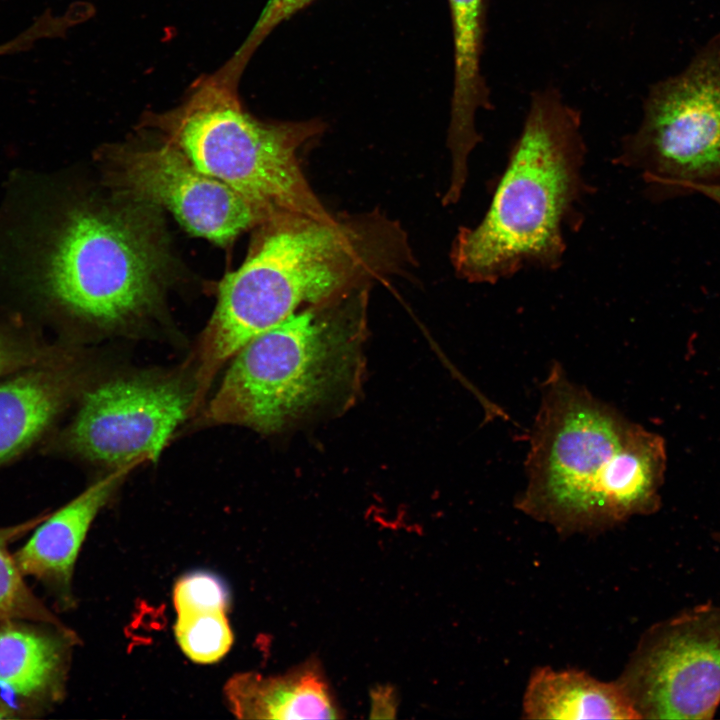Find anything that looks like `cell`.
<instances>
[{
    "instance_id": "1",
    "label": "cell",
    "mask_w": 720,
    "mask_h": 720,
    "mask_svg": "<svg viewBox=\"0 0 720 720\" xmlns=\"http://www.w3.org/2000/svg\"><path fill=\"white\" fill-rule=\"evenodd\" d=\"M520 510L560 530H599L656 512L664 438L572 382L554 363L542 384Z\"/></svg>"
},
{
    "instance_id": "2",
    "label": "cell",
    "mask_w": 720,
    "mask_h": 720,
    "mask_svg": "<svg viewBox=\"0 0 720 720\" xmlns=\"http://www.w3.org/2000/svg\"><path fill=\"white\" fill-rule=\"evenodd\" d=\"M585 156L580 112L557 88L534 91L486 213L453 241L457 276L495 284L525 269L559 268L591 192Z\"/></svg>"
},
{
    "instance_id": "3",
    "label": "cell",
    "mask_w": 720,
    "mask_h": 720,
    "mask_svg": "<svg viewBox=\"0 0 720 720\" xmlns=\"http://www.w3.org/2000/svg\"><path fill=\"white\" fill-rule=\"evenodd\" d=\"M155 206L118 195L63 215L42 264L46 314L77 329L114 332L157 310L170 255Z\"/></svg>"
},
{
    "instance_id": "4",
    "label": "cell",
    "mask_w": 720,
    "mask_h": 720,
    "mask_svg": "<svg viewBox=\"0 0 720 720\" xmlns=\"http://www.w3.org/2000/svg\"><path fill=\"white\" fill-rule=\"evenodd\" d=\"M139 128L171 143L197 169L233 189L259 223L281 213L332 217L298 158L304 145L324 131L321 120L259 119L244 107L238 89L204 74L174 108L145 112Z\"/></svg>"
},
{
    "instance_id": "5",
    "label": "cell",
    "mask_w": 720,
    "mask_h": 720,
    "mask_svg": "<svg viewBox=\"0 0 720 720\" xmlns=\"http://www.w3.org/2000/svg\"><path fill=\"white\" fill-rule=\"evenodd\" d=\"M614 161L636 171L654 201L720 186V33L649 89L641 122Z\"/></svg>"
},
{
    "instance_id": "6",
    "label": "cell",
    "mask_w": 720,
    "mask_h": 720,
    "mask_svg": "<svg viewBox=\"0 0 720 720\" xmlns=\"http://www.w3.org/2000/svg\"><path fill=\"white\" fill-rule=\"evenodd\" d=\"M196 388L182 371H141L93 381L73 415L39 453L111 470L156 462L177 427L195 412Z\"/></svg>"
},
{
    "instance_id": "7",
    "label": "cell",
    "mask_w": 720,
    "mask_h": 720,
    "mask_svg": "<svg viewBox=\"0 0 720 720\" xmlns=\"http://www.w3.org/2000/svg\"><path fill=\"white\" fill-rule=\"evenodd\" d=\"M333 338L330 323L314 309L254 337L232 357L203 423L279 431L325 391Z\"/></svg>"
},
{
    "instance_id": "8",
    "label": "cell",
    "mask_w": 720,
    "mask_h": 720,
    "mask_svg": "<svg viewBox=\"0 0 720 720\" xmlns=\"http://www.w3.org/2000/svg\"><path fill=\"white\" fill-rule=\"evenodd\" d=\"M617 682L640 719H711L720 704V606L651 627Z\"/></svg>"
},
{
    "instance_id": "9",
    "label": "cell",
    "mask_w": 720,
    "mask_h": 720,
    "mask_svg": "<svg viewBox=\"0 0 720 720\" xmlns=\"http://www.w3.org/2000/svg\"><path fill=\"white\" fill-rule=\"evenodd\" d=\"M159 139L154 145L122 144L106 151L107 178L118 195L166 208L189 232L220 245L259 224L239 194Z\"/></svg>"
},
{
    "instance_id": "10",
    "label": "cell",
    "mask_w": 720,
    "mask_h": 720,
    "mask_svg": "<svg viewBox=\"0 0 720 720\" xmlns=\"http://www.w3.org/2000/svg\"><path fill=\"white\" fill-rule=\"evenodd\" d=\"M79 345L63 356L0 379V470L43 443L93 381Z\"/></svg>"
},
{
    "instance_id": "11",
    "label": "cell",
    "mask_w": 720,
    "mask_h": 720,
    "mask_svg": "<svg viewBox=\"0 0 720 720\" xmlns=\"http://www.w3.org/2000/svg\"><path fill=\"white\" fill-rule=\"evenodd\" d=\"M78 643L76 633L63 622H0V692L24 718L47 712L63 700Z\"/></svg>"
},
{
    "instance_id": "12",
    "label": "cell",
    "mask_w": 720,
    "mask_h": 720,
    "mask_svg": "<svg viewBox=\"0 0 720 720\" xmlns=\"http://www.w3.org/2000/svg\"><path fill=\"white\" fill-rule=\"evenodd\" d=\"M134 467L111 470L55 512H48L13 553L22 574L40 582L58 609L74 606L73 572L89 528Z\"/></svg>"
},
{
    "instance_id": "13",
    "label": "cell",
    "mask_w": 720,
    "mask_h": 720,
    "mask_svg": "<svg viewBox=\"0 0 720 720\" xmlns=\"http://www.w3.org/2000/svg\"><path fill=\"white\" fill-rule=\"evenodd\" d=\"M452 24L454 76L447 146L451 173H468V159L481 142L477 114L492 107L482 69L486 34V0H447Z\"/></svg>"
},
{
    "instance_id": "14",
    "label": "cell",
    "mask_w": 720,
    "mask_h": 720,
    "mask_svg": "<svg viewBox=\"0 0 720 720\" xmlns=\"http://www.w3.org/2000/svg\"><path fill=\"white\" fill-rule=\"evenodd\" d=\"M230 711L241 719H335L341 717L317 664L281 675H233L224 686Z\"/></svg>"
},
{
    "instance_id": "15",
    "label": "cell",
    "mask_w": 720,
    "mask_h": 720,
    "mask_svg": "<svg viewBox=\"0 0 720 720\" xmlns=\"http://www.w3.org/2000/svg\"><path fill=\"white\" fill-rule=\"evenodd\" d=\"M523 712L529 719H640L616 682H602L585 672L540 668L528 682Z\"/></svg>"
},
{
    "instance_id": "16",
    "label": "cell",
    "mask_w": 720,
    "mask_h": 720,
    "mask_svg": "<svg viewBox=\"0 0 720 720\" xmlns=\"http://www.w3.org/2000/svg\"><path fill=\"white\" fill-rule=\"evenodd\" d=\"M47 514L0 527V622L19 619L62 623L28 587L9 550L12 543L32 531Z\"/></svg>"
},
{
    "instance_id": "17",
    "label": "cell",
    "mask_w": 720,
    "mask_h": 720,
    "mask_svg": "<svg viewBox=\"0 0 720 720\" xmlns=\"http://www.w3.org/2000/svg\"><path fill=\"white\" fill-rule=\"evenodd\" d=\"M174 633L182 652L199 664L219 661L233 644V632L224 610L177 614Z\"/></svg>"
},
{
    "instance_id": "18",
    "label": "cell",
    "mask_w": 720,
    "mask_h": 720,
    "mask_svg": "<svg viewBox=\"0 0 720 720\" xmlns=\"http://www.w3.org/2000/svg\"><path fill=\"white\" fill-rule=\"evenodd\" d=\"M77 345L49 341L24 323L0 319V379L51 362Z\"/></svg>"
},
{
    "instance_id": "19",
    "label": "cell",
    "mask_w": 720,
    "mask_h": 720,
    "mask_svg": "<svg viewBox=\"0 0 720 720\" xmlns=\"http://www.w3.org/2000/svg\"><path fill=\"white\" fill-rule=\"evenodd\" d=\"M315 0H268L247 37L220 67L216 75L229 85L239 87L252 56L267 36L281 23L305 9Z\"/></svg>"
},
{
    "instance_id": "20",
    "label": "cell",
    "mask_w": 720,
    "mask_h": 720,
    "mask_svg": "<svg viewBox=\"0 0 720 720\" xmlns=\"http://www.w3.org/2000/svg\"><path fill=\"white\" fill-rule=\"evenodd\" d=\"M230 595L227 586L216 575L195 571L179 578L173 589L177 614L199 611H227Z\"/></svg>"
},
{
    "instance_id": "21",
    "label": "cell",
    "mask_w": 720,
    "mask_h": 720,
    "mask_svg": "<svg viewBox=\"0 0 720 720\" xmlns=\"http://www.w3.org/2000/svg\"><path fill=\"white\" fill-rule=\"evenodd\" d=\"M373 698V717H392L395 711V702L392 689L381 688L376 690Z\"/></svg>"
},
{
    "instance_id": "22",
    "label": "cell",
    "mask_w": 720,
    "mask_h": 720,
    "mask_svg": "<svg viewBox=\"0 0 720 720\" xmlns=\"http://www.w3.org/2000/svg\"><path fill=\"white\" fill-rule=\"evenodd\" d=\"M23 718L17 707L0 692V719Z\"/></svg>"
},
{
    "instance_id": "23",
    "label": "cell",
    "mask_w": 720,
    "mask_h": 720,
    "mask_svg": "<svg viewBox=\"0 0 720 720\" xmlns=\"http://www.w3.org/2000/svg\"><path fill=\"white\" fill-rule=\"evenodd\" d=\"M701 194L720 206V186H697L692 194Z\"/></svg>"
},
{
    "instance_id": "24",
    "label": "cell",
    "mask_w": 720,
    "mask_h": 720,
    "mask_svg": "<svg viewBox=\"0 0 720 720\" xmlns=\"http://www.w3.org/2000/svg\"><path fill=\"white\" fill-rule=\"evenodd\" d=\"M716 538L720 541V534H718V535L716 536Z\"/></svg>"
}]
</instances>
